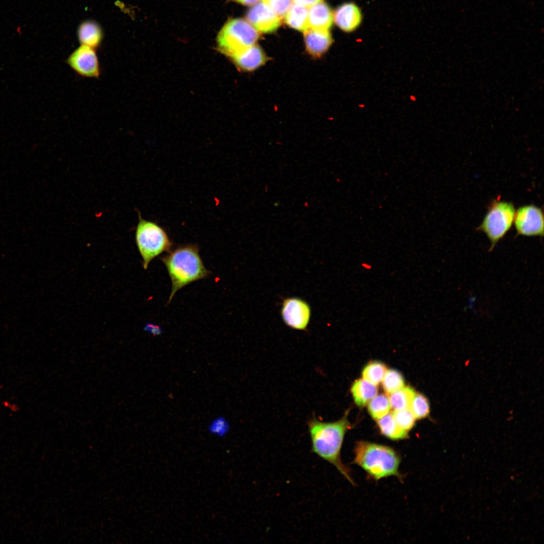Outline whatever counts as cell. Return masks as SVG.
Returning <instances> with one entry per match:
<instances>
[{
  "label": "cell",
  "instance_id": "obj_1",
  "mask_svg": "<svg viewBox=\"0 0 544 544\" xmlns=\"http://www.w3.org/2000/svg\"><path fill=\"white\" fill-rule=\"evenodd\" d=\"M312 450L323 459L334 465L352 485L354 482L349 468L341 460V451L346 432L351 425L347 414L340 420L324 422L315 417L307 422Z\"/></svg>",
  "mask_w": 544,
  "mask_h": 544
},
{
  "label": "cell",
  "instance_id": "obj_2",
  "mask_svg": "<svg viewBox=\"0 0 544 544\" xmlns=\"http://www.w3.org/2000/svg\"><path fill=\"white\" fill-rule=\"evenodd\" d=\"M171 280L172 289L168 303L175 293L187 285L207 278L210 271L206 268L197 246H180L161 258Z\"/></svg>",
  "mask_w": 544,
  "mask_h": 544
},
{
  "label": "cell",
  "instance_id": "obj_3",
  "mask_svg": "<svg viewBox=\"0 0 544 544\" xmlns=\"http://www.w3.org/2000/svg\"><path fill=\"white\" fill-rule=\"evenodd\" d=\"M354 454V462L375 480L390 476L402 479L400 458L393 448L362 441L356 443Z\"/></svg>",
  "mask_w": 544,
  "mask_h": 544
},
{
  "label": "cell",
  "instance_id": "obj_4",
  "mask_svg": "<svg viewBox=\"0 0 544 544\" xmlns=\"http://www.w3.org/2000/svg\"><path fill=\"white\" fill-rule=\"evenodd\" d=\"M135 239L146 269L150 262L165 252L170 251L172 243L166 231L156 223L144 219L139 213Z\"/></svg>",
  "mask_w": 544,
  "mask_h": 544
},
{
  "label": "cell",
  "instance_id": "obj_5",
  "mask_svg": "<svg viewBox=\"0 0 544 544\" xmlns=\"http://www.w3.org/2000/svg\"><path fill=\"white\" fill-rule=\"evenodd\" d=\"M259 35L247 21L241 19L228 21L217 37L218 49L230 58L255 44Z\"/></svg>",
  "mask_w": 544,
  "mask_h": 544
},
{
  "label": "cell",
  "instance_id": "obj_6",
  "mask_svg": "<svg viewBox=\"0 0 544 544\" xmlns=\"http://www.w3.org/2000/svg\"><path fill=\"white\" fill-rule=\"evenodd\" d=\"M515 208L512 202L494 199L477 230L483 232L489 239V251L493 250L510 230L514 222Z\"/></svg>",
  "mask_w": 544,
  "mask_h": 544
},
{
  "label": "cell",
  "instance_id": "obj_7",
  "mask_svg": "<svg viewBox=\"0 0 544 544\" xmlns=\"http://www.w3.org/2000/svg\"><path fill=\"white\" fill-rule=\"evenodd\" d=\"M66 63L79 76L97 79L101 75V67L96 49L81 45L67 57Z\"/></svg>",
  "mask_w": 544,
  "mask_h": 544
},
{
  "label": "cell",
  "instance_id": "obj_8",
  "mask_svg": "<svg viewBox=\"0 0 544 544\" xmlns=\"http://www.w3.org/2000/svg\"><path fill=\"white\" fill-rule=\"evenodd\" d=\"M513 223L517 236H543V211L536 206L519 207L515 211Z\"/></svg>",
  "mask_w": 544,
  "mask_h": 544
},
{
  "label": "cell",
  "instance_id": "obj_9",
  "mask_svg": "<svg viewBox=\"0 0 544 544\" xmlns=\"http://www.w3.org/2000/svg\"><path fill=\"white\" fill-rule=\"evenodd\" d=\"M311 308L304 300L298 297L284 299L281 314L284 323L288 327L299 330L307 329L311 317Z\"/></svg>",
  "mask_w": 544,
  "mask_h": 544
},
{
  "label": "cell",
  "instance_id": "obj_10",
  "mask_svg": "<svg viewBox=\"0 0 544 544\" xmlns=\"http://www.w3.org/2000/svg\"><path fill=\"white\" fill-rule=\"evenodd\" d=\"M246 17L256 30L263 33L274 32L281 24V18L264 2L256 3L248 11Z\"/></svg>",
  "mask_w": 544,
  "mask_h": 544
},
{
  "label": "cell",
  "instance_id": "obj_11",
  "mask_svg": "<svg viewBox=\"0 0 544 544\" xmlns=\"http://www.w3.org/2000/svg\"><path fill=\"white\" fill-rule=\"evenodd\" d=\"M231 59L238 69L245 72L253 71L267 60L263 50L256 44L243 50Z\"/></svg>",
  "mask_w": 544,
  "mask_h": 544
},
{
  "label": "cell",
  "instance_id": "obj_12",
  "mask_svg": "<svg viewBox=\"0 0 544 544\" xmlns=\"http://www.w3.org/2000/svg\"><path fill=\"white\" fill-rule=\"evenodd\" d=\"M307 51L314 57L321 56L332 43L329 31H322L309 28L304 32Z\"/></svg>",
  "mask_w": 544,
  "mask_h": 544
},
{
  "label": "cell",
  "instance_id": "obj_13",
  "mask_svg": "<svg viewBox=\"0 0 544 544\" xmlns=\"http://www.w3.org/2000/svg\"><path fill=\"white\" fill-rule=\"evenodd\" d=\"M335 23L345 32H351L360 25L362 15L358 7L352 3H347L339 6L333 16Z\"/></svg>",
  "mask_w": 544,
  "mask_h": 544
},
{
  "label": "cell",
  "instance_id": "obj_14",
  "mask_svg": "<svg viewBox=\"0 0 544 544\" xmlns=\"http://www.w3.org/2000/svg\"><path fill=\"white\" fill-rule=\"evenodd\" d=\"M103 37L101 26L94 20L84 21L78 27L77 37L81 45L96 49L101 46Z\"/></svg>",
  "mask_w": 544,
  "mask_h": 544
},
{
  "label": "cell",
  "instance_id": "obj_15",
  "mask_svg": "<svg viewBox=\"0 0 544 544\" xmlns=\"http://www.w3.org/2000/svg\"><path fill=\"white\" fill-rule=\"evenodd\" d=\"M333 15L328 6L320 2L310 8L308 10L309 28L313 30L329 31L332 25Z\"/></svg>",
  "mask_w": 544,
  "mask_h": 544
},
{
  "label": "cell",
  "instance_id": "obj_16",
  "mask_svg": "<svg viewBox=\"0 0 544 544\" xmlns=\"http://www.w3.org/2000/svg\"><path fill=\"white\" fill-rule=\"evenodd\" d=\"M351 393L356 403L364 406L377 394L378 389L374 385L364 379L356 380L351 387Z\"/></svg>",
  "mask_w": 544,
  "mask_h": 544
},
{
  "label": "cell",
  "instance_id": "obj_17",
  "mask_svg": "<svg viewBox=\"0 0 544 544\" xmlns=\"http://www.w3.org/2000/svg\"><path fill=\"white\" fill-rule=\"evenodd\" d=\"M285 17L286 23L291 28L303 32L309 28L307 7L293 4Z\"/></svg>",
  "mask_w": 544,
  "mask_h": 544
},
{
  "label": "cell",
  "instance_id": "obj_18",
  "mask_svg": "<svg viewBox=\"0 0 544 544\" xmlns=\"http://www.w3.org/2000/svg\"><path fill=\"white\" fill-rule=\"evenodd\" d=\"M377 424L381 433L390 439H403L408 436V432L401 429L396 423L392 413H388L378 420Z\"/></svg>",
  "mask_w": 544,
  "mask_h": 544
},
{
  "label": "cell",
  "instance_id": "obj_19",
  "mask_svg": "<svg viewBox=\"0 0 544 544\" xmlns=\"http://www.w3.org/2000/svg\"><path fill=\"white\" fill-rule=\"evenodd\" d=\"M415 394L416 392L412 387L404 386L390 394L389 399L391 407L394 411L409 409Z\"/></svg>",
  "mask_w": 544,
  "mask_h": 544
},
{
  "label": "cell",
  "instance_id": "obj_20",
  "mask_svg": "<svg viewBox=\"0 0 544 544\" xmlns=\"http://www.w3.org/2000/svg\"><path fill=\"white\" fill-rule=\"evenodd\" d=\"M391 405L389 398L384 394L376 395L368 404L369 412L375 420H379L389 413Z\"/></svg>",
  "mask_w": 544,
  "mask_h": 544
},
{
  "label": "cell",
  "instance_id": "obj_21",
  "mask_svg": "<svg viewBox=\"0 0 544 544\" xmlns=\"http://www.w3.org/2000/svg\"><path fill=\"white\" fill-rule=\"evenodd\" d=\"M387 371L385 365L379 362H372L368 364L362 372L363 379L377 385L382 380Z\"/></svg>",
  "mask_w": 544,
  "mask_h": 544
},
{
  "label": "cell",
  "instance_id": "obj_22",
  "mask_svg": "<svg viewBox=\"0 0 544 544\" xmlns=\"http://www.w3.org/2000/svg\"><path fill=\"white\" fill-rule=\"evenodd\" d=\"M383 389L387 394H391L404 386L402 375L397 371L387 370L382 380Z\"/></svg>",
  "mask_w": 544,
  "mask_h": 544
},
{
  "label": "cell",
  "instance_id": "obj_23",
  "mask_svg": "<svg viewBox=\"0 0 544 544\" xmlns=\"http://www.w3.org/2000/svg\"><path fill=\"white\" fill-rule=\"evenodd\" d=\"M409 410L415 419H421L426 418L430 413L429 400L424 395L421 394H416Z\"/></svg>",
  "mask_w": 544,
  "mask_h": 544
},
{
  "label": "cell",
  "instance_id": "obj_24",
  "mask_svg": "<svg viewBox=\"0 0 544 544\" xmlns=\"http://www.w3.org/2000/svg\"><path fill=\"white\" fill-rule=\"evenodd\" d=\"M392 414L397 425L407 432L415 425V418L409 409L394 411Z\"/></svg>",
  "mask_w": 544,
  "mask_h": 544
},
{
  "label": "cell",
  "instance_id": "obj_25",
  "mask_svg": "<svg viewBox=\"0 0 544 544\" xmlns=\"http://www.w3.org/2000/svg\"><path fill=\"white\" fill-rule=\"evenodd\" d=\"M280 18L286 16L292 5V0H262Z\"/></svg>",
  "mask_w": 544,
  "mask_h": 544
},
{
  "label": "cell",
  "instance_id": "obj_26",
  "mask_svg": "<svg viewBox=\"0 0 544 544\" xmlns=\"http://www.w3.org/2000/svg\"><path fill=\"white\" fill-rule=\"evenodd\" d=\"M209 431L214 435L222 437L229 431V425L224 418H218L210 425Z\"/></svg>",
  "mask_w": 544,
  "mask_h": 544
},
{
  "label": "cell",
  "instance_id": "obj_27",
  "mask_svg": "<svg viewBox=\"0 0 544 544\" xmlns=\"http://www.w3.org/2000/svg\"><path fill=\"white\" fill-rule=\"evenodd\" d=\"M294 2L302 6L305 7H311L318 3L321 2L322 0H293Z\"/></svg>",
  "mask_w": 544,
  "mask_h": 544
},
{
  "label": "cell",
  "instance_id": "obj_28",
  "mask_svg": "<svg viewBox=\"0 0 544 544\" xmlns=\"http://www.w3.org/2000/svg\"><path fill=\"white\" fill-rule=\"evenodd\" d=\"M234 1L239 3L240 4L245 5H251L255 4L259 0H234Z\"/></svg>",
  "mask_w": 544,
  "mask_h": 544
}]
</instances>
